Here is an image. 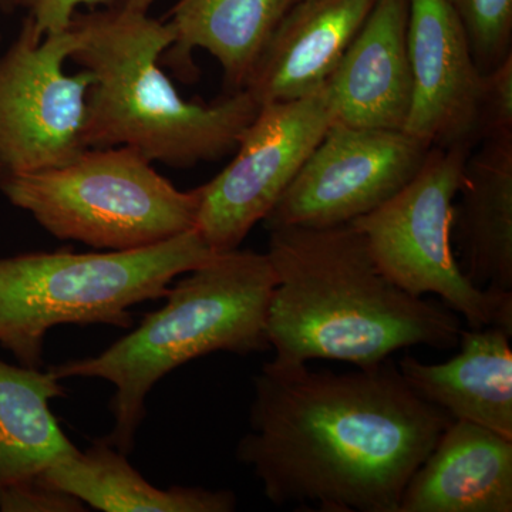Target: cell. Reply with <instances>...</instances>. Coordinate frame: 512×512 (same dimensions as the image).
<instances>
[{
	"label": "cell",
	"instance_id": "obj_14",
	"mask_svg": "<svg viewBox=\"0 0 512 512\" xmlns=\"http://www.w3.org/2000/svg\"><path fill=\"white\" fill-rule=\"evenodd\" d=\"M512 439L451 420L410 478L399 512H511Z\"/></svg>",
	"mask_w": 512,
	"mask_h": 512
},
{
	"label": "cell",
	"instance_id": "obj_20",
	"mask_svg": "<svg viewBox=\"0 0 512 512\" xmlns=\"http://www.w3.org/2000/svg\"><path fill=\"white\" fill-rule=\"evenodd\" d=\"M470 40L481 72L512 55V0H447Z\"/></svg>",
	"mask_w": 512,
	"mask_h": 512
},
{
	"label": "cell",
	"instance_id": "obj_13",
	"mask_svg": "<svg viewBox=\"0 0 512 512\" xmlns=\"http://www.w3.org/2000/svg\"><path fill=\"white\" fill-rule=\"evenodd\" d=\"M376 0H298L256 62L245 90L261 106L322 92Z\"/></svg>",
	"mask_w": 512,
	"mask_h": 512
},
{
	"label": "cell",
	"instance_id": "obj_17",
	"mask_svg": "<svg viewBox=\"0 0 512 512\" xmlns=\"http://www.w3.org/2000/svg\"><path fill=\"white\" fill-rule=\"evenodd\" d=\"M39 476L86 507L104 512H232L238 504L229 490L158 488L131 466L127 454L104 439L59 458Z\"/></svg>",
	"mask_w": 512,
	"mask_h": 512
},
{
	"label": "cell",
	"instance_id": "obj_5",
	"mask_svg": "<svg viewBox=\"0 0 512 512\" xmlns=\"http://www.w3.org/2000/svg\"><path fill=\"white\" fill-rule=\"evenodd\" d=\"M217 252L197 229L131 251L32 252L0 258V346L42 369L47 333L63 325L128 329L131 309Z\"/></svg>",
	"mask_w": 512,
	"mask_h": 512
},
{
	"label": "cell",
	"instance_id": "obj_22",
	"mask_svg": "<svg viewBox=\"0 0 512 512\" xmlns=\"http://www.w3.org/2000/svg\"><path fill=\"white\" fill-rule=\"evenodd\" d=\"M86 507L74 495L59 490L36 476L0 491L3 512H83Z\"/></svg>",
	"mask_w": 512,
	"mask_h": 512
},
{
	"label": "cell",
	"instance_id": "obj_15",
	"mask_svg": "<svg viewBox=\"0 0 512 512\" xmlns=\"http://www.w3.org/2000/svg\"><path fill=\"white\" fill-rule=\"evenodd\" d=\"M512 333L498 326L464 328L460 352L444 363L404 356L397 363L414 392L453 420L512 439Z\"/></svg>",
	"mask_w": 512,
	"mask_h": 512
},
{
	"label": "cell",
	"instance_id": "obj_3",
	"mask_svg": "<svg viewBox=\"0 0 512 512\" xmlns=\"http://www.w3.org/2000/svg\"><path fill=\"white\" fill-rule=\"evenodd\" d=\"M70 60L89 70L87 146L130 147L151 163L192 167L235 151L261 104L248 90L205 104L181 97L160 67L173 30L148 12L117 8L74 16Z\"/></svg>",
	"mask_w": 512,
	"mask_h": 512
},
{
	"label": "cell",
	"instance_id": "obj_11",
	"mask_svg": "<svg viewBox=\"0 0 512 512\" xmlns=\"http://www.w3.org/2000/svg\"><path fill=\"white\" fill-rule=\"evenodd\" d=\"M407 45L413 97L403 131L430 148L473 147L484 73L447 0H410Z\"/></svg>",
	"mask_w": 512,
	"mask_h": 512
},
{
	"label": "cell",
	"instance_id": "obj_27",
	"mask_svg": "<svg viewBox=\"0 0 512 512\" xmlns=\"http://www.w3.org/2000/svg\"><path fill=\"white\" fill-rule=\"evenodd\" d=\"M295 2H298V0H293V3H295ZM293 3H292V5H293Z\"/></svg>",
	"mask_w": 512,
	"mask_h": 512
},
{
	"label": "cell",
	"instance_id": "obj_19",
	"mask_svg": "<svg viewBox=\"0 0 512 512\" xmlns=\"http://www.w3.org/2000/svg\"><path fill=\"white\" fill-rule=\"evenodd\" d=\"M52 372L0 359V491L42 474L77 450L52 412L67 394Z\"/></svg>",
	"mask_w": 512,
	"mask_h": 512
},
{
	"label": "cell",
	"instance_id": "obj_16",
	"mask_svg": "<svg viewBox=\"0 0 512 512\" xmlns=\"http://www.w3.org/2000/svg\"><path fill=\"white\" fill-rule=\"evenodd\" d=\"M458 195L461 269L478 288L512 292V136L487 138L470 153Z\"/></svg>",
	"mask_w": 512,
	"mask_h": 512
},
{
	"label": "cell",
	"instance_id": "obj_10",
	"mask_svg": "<svg viewBox=\"0 0 512 512\" xmlns=\"http://www.w3.org/2000/svg\"><path fill=\"white\" fill-rule=\"evenodd\" d=\"M429 151L403 130L333 121L265 218V228L350 224L402 190Z\"/></svg>",
	"mask_w": 512,
	"mask_h": 512
},
{
	"label": "cell",
	"instance_id": "obj_23",
	"mask_svg": "<svg viewBox=\"0 0 512 512\" xmlns=\"http://www.w3.org/2000/svg\"><path fill=\"white\" fill-rule=\"evenodd\" d=\"M116 0H20L29 18L43 36L59 33L72 26L80 6L111 5Z\"/></svg>",
	"mask_w": 512,
	"mask_h": 512
},
{
	"label": "cell",
	"instance_id": "obj_9",
	"mask_svg": "<svg viewBox=\"0 0 512 512\" xmlns=\"http://www.w3.org/2000/svg\"><path fill=\"white\" fill-rule=\"evenodd\" d=\"M333 121L326 87L305 99L261 106L231 164L200 187L195 229L212 251L241 247L274 210Z\"/></svg>",
	"mask_w": 512,
	"mask_h": 512
},
{
	"label": "cell",
	"instance_id": "obj_1",
	"mask_svg": "<svg viewBox=\"0 0 512 512\" xmlns=\"http://www.w3.org/2000/svg\"><path fill=\"white\" fill-rule=\"evenodd\" d=\"M237 460L276 507L399 512L410 478L450 423L392 357L345 373L272 359L254 377Z\"/></svg>",
	"mask_w": 512,
	"mask_h": 512
},
{
	"label": "cell",
	"instance_id": "obj_21",
	"mask_svg": "<svg viewBox=\"0 0 512 512\" xmlns=\"http://www.w3.org/2000/svg\"><path fill=\"white\" fill-rule=\"evenodd\" d=\"M512 136V55L484 73L480 138Z\"/></svg>",
	"mask_w": 512,
	"mask_h": 512
},
{
	"label": "cell",
	"instance_id": "obj_24",
	"mask_svg": "<svg viewBox=\"0 0 512 512\" xmlns=\"http://www.w3.org/2000/svg\"><path fill=\"white\" fill-rule=\"evenodd\" d=\"M156 2L157 0H123V5L138 12H148Z\"/></svg>",
	"mask_w": 512,
	"mask_h": 512
},
{
	"label": "cell",
	"instance_id": "obj_12",
	"mask_svg": "<svg viewBox=\"0 0 512 512\" xmlns=\"http://www.w3.org/2000/svg\"><path fill=\"white\" fill-rule=\"evenodd\" d=\"M409 8L410 0H376L326 84L338 123L404 130L413 97Z\"/></svg>",
	"mask_w": 512,
	"mask_h": 512
},
{
	"label": "cell",
	"instance_id": "obj_8",
	"mask_svg": "<svg viewBox=\"0 0 512 512\" xmlns=\"http://www.w3.org/2000/svg\"><path fill=\"white\" fill-rule=\"evenodd\" d=\"M79 43L74 26L43 36L26 16L0 55V180L59 167L87 146L89 70L67 74Z\"/></svg>",
	"mask_w": 512,
	"mask_h": 512
},
{
	"label": "cell",
	"instance_id": "obj_2",
	"mask_svg": "<svg viewBox=\"0 0 512 512\" xmlns=\"http://www.w3.org/2000/svg\"><path fill=\"white\" fill-rule=\"evenodd\" d=\"M268 234L278 279L266 322L274 359L372 367L413 346L457 348L460 316L394 285L352 224Z\"/></svg>",
	"mask_w": 512,
	"mask_h": 512
},
{
	"label": "cell",
	"instance_id": "obj_25",
	"mask_svg": "<svg viewBox=\"0 0 512 512\" xmlns=\"http://www.w3.org/2000/svg\"><path fill=\"white\" fill-rule=\"evenodd\" d=\"M20 8V0H0V12L12 15Z\"/></svg>",
	"mask_w": 512,
	"mask_h": 512
},
{
	"label": "cell",
	"instance_id": "obj_18",
	"mask_svg": "<svg viewBox=\"0 0 512 512\" xmlns=\"http://www.w3.org/2000/svg\"><path fill=\"white\" fill-rule=\"evenodd\" d=\"M293 0H178L167 25L174 43L165 63L190 72L195 49L220 63L229 93L247 86L256 62ZM191 73V72H190Z\"/></svg>",
	"mask_w": 512,
	"mask_h": 512
},
{
	"label": "cell",
	"instance_id": "obj_7",
	"mask_svg": "<svg viewBox=\"0 0 512 512\" xmlns=\"http://www.w3.org/2000/svg\"><path fill=\"white\" fill-rule=\"evenodd\" d=\"M471 148L431 147L417 174L376 210L350 222L377 268L410 295H436L468 328L512 333V292L474 285L453 251L454 200Z\"/></svg>",
	"mask_w": 512,
	"mask_h": 512
},
{
	"label": "cell",
	"instance_id": "obj_26",
	"mask_svg": "<svg viewBox=\"0 0 512 512\" xmlns=\"http://www.w3.org/2000/svg\"><path fill=\"white\" fill-rule=\"evenodd\" d=\"M0 45H2V33H0Z\"/></svg>",
	"mask_w": 512,
	"mask_h": 512
},
{
	"label": "cell",
	"instance_id": "obj_6",
	"mask_svg": "<svg viewBox=\"0 0 512 512\" xmlns=\"http://www.w3.org/2000/svg\"><path fill=\"white\" fill-rule=\"evenodd\" d=\"M0 192L53 237L106 251L192 231L201 200L200 187L178 190L130 147L89 148L59 167L10 175Z\"/></svg>",
	"mask_w": 512,
	"mask_h": 512
},
{
	"label": "cell",
	"instance_id": "obj_4",
	"mask_svg": "<svg viewBox=\"0 0 512 512\" xmlns=\"http://www.w3.org/2000/svg\"><path fill=\"white\" fill-rule=\"evenodd\" d=\"M276 282L268 254L239 248L217 252L171 284L163 308L127 336L99 355L50 369L60 380L113 384L114 424L104 440L128 456L147 414V396L165 376L211 353L247 356L271 349L266 322Z\"/></svg>",
	"mask_w": 512,
	"mask_h": 512
}]
</instances>
